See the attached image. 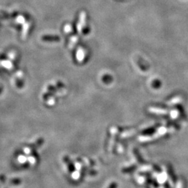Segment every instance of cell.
<instances>
[{"label":"cell","mask_w":188,"mask_h":188,"mask_svg":"<svg viewBox=\"0 0 188 188\" xmlns=\"http://www.w3.org/2000/svg\"><path fill=\"white\" fill-rule=\"evenodd\" d=\"M70 42L71 43H73V44H72V48H73V45H75V44H76V43H77V36H72L70 38Z\"/></svg>","instance_id":"4"},{"label":"cell","mask_w":188,"mask_h":188,"mask_svg":"<svg viewBox=\"0 0 188 188\" xmlns=\"http://www.w3.org/2000/svg\"><path fill=\"white\" fill-rule=\"evenodd\" d=\"M64 31L66 33H70L72 32V27H71L70 25H66V26L65 27Z\"/></svg>","instance_id":"5"},{"label":"cell","mask_w":188,"mask_h":188,"mask_svg":"<svg viewBox=\"0 0 188 188\" xmlns=\"http://www.w3.org/2000/svg\"><path fill=\"white\" fill-rule=\"evenodd\" d=\"M151 112L153 113H156V114H166V111L164 110H162V109H157V108H153V107H151L149 108V110Z\"/></svg>","instance_id":"3"},{"label":"cell","mask_w":188,"mask_h":188,"mask_svg":"<svg viewBox=\"0 0 188 188\" xmlns=\"http://www.w3.org/2000/svg\"><path fill=\"white\" fill-rule=\"evenodd\" d=\"M85 23V13L83 12L80 14V22L79 23L77 27L79 32H81V31H82V29Z\"/></svg>","instance_id":"1"},{"label":"cell","mask_w":188,"mask_h":188,"mask_svg":"<svg viewBox=\"0 0 188 188\" xmlns=\"http://www.w3.org/2000/svg\"><path fill=\"white\" fill-rule=\"evenodd\" d=\"M85 52H84L82 49H79L77 52V59L79 62H82L83 59H85Z\"/></svg>","instance_id":"2"}]
</instances>
